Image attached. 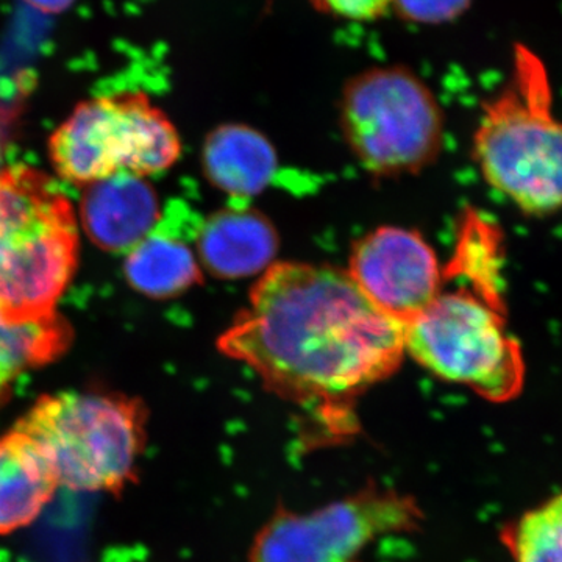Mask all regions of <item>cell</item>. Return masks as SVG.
<instances>
[{
	"instance_id": "1",
	"label": "cell",
	"mask_w": 562,
	"mask_h": 562,
	"mask_svg": "<svg viewBox=\"0 0 562 562\" xmlns=\"http://www.w3.org/2000/svg\"><path fill=\"white\" fill-rule=\"evenodd\" d=\"M217 347L281 397L330 408L401 368L405 325L376 308L342 269L273 262Z\"/></svg>"
},
{
	"instance_id": "2",
	"label": "cell",
	"mask_w": 562,
	"mask_h": 562,
	"mask_svg": "<svg viewBox=\"0 0 562 562\" xmlns=\"http://www.w3.org/2000/svg\"><path fill=\"white\" fill-rule=\"evenodd\" d=\"M542 58L527 44L513 50L512 77L484 103L473 155L484 180L522 213L562 210V121Z\"/></svg>"
},
{
	"instance_id": "3",
	"label": "cell",
	"mask_w": 562,
	"mask_h": 562,
	"mask_svg": "<svg viewBox=\"0 0 562 562\" xmlns=\"http://www.w3.org/2000/svg\"><path fill=\"white\" fill-rule=\"evenodd\" d=\"M79 232L68 199L29 166L0 171V322L55 314L77 268Z\"/></svg>"
},
{
	"instance_id": "4",
	"label": "cell",
	"mask_w": 562,
	"mask_h": 562,
	"mask_svg": "<svg viewBox=\"0 0 562 562\" xmlns=\"http://www.w3.org/2000/svg\"><path fill=\"white\" fill-rule=\"evenodd\" d=\"M147 416L120 392L68 391L40 397L14 428L38 442L60 487L120 494L138 480Z\"/></svg>"
},
{
	"instance_id": "5",
	"label": "cell",
	"mask_w": 562,
	"mask_h": 562,
	"mask_svg": "<svg viewBox=\"0 0 562 562\" xmlns=\"http://www.w3.org/2000/svg\"><path fill=\"white\" fill-rule=\"evenodd\" d=\"M405 353L487 402H512L525 386L522 346L506 328L503 308L472 290H442L405 324Z\"/></svg>"
},
{
	"instance_id": "6",
	"label": "cell",
	"mask_w": 562,
	"mask_h": 562,
	"mask_svg": "<svg viewBox=\"0 0 562 562\" xmlns=\"http://www.w3.org/2000/svg\"><path fill=\"white\" fill-rule=\"evenodd\" d=\"M339 124L355 157L376 176L420 171L443 139V114L431 88L405 65L372 66L342 87Z\"/></svg>"
},
{
	"instance_id": "7",
	"label": "cell",
	"mask_w": 562,
	"mask_h": 562,
	"mask_svg": "<svg viewBox=\"0 0 562 562\" xmlns=\"http://www.w3.org/2000/svg\"><path fill=\"white\" fill-rule=\"evenodd\" d=\"M180 154L176 125L143 91L80 102L49 139L55 171L77 184L117 172L151 176L171 168Z\"/></svg>"
},
{
	"instance_id": "8",
	"label": "cell",
	"mask_w": 562,
	"mask_h": 562,
	"mask_svg": "<svg viewBox=\"0 0 562 562\" xmlns=\"http://www.w3.org/2000/svg\"><path fill=\"white\" fill-rule=\"evenodd\" d=\"M422 512L401 492L368 487L312 513L279 512L250 547V562H351L373 539L413 530Z\"/></svg>"
},
{
	"instance_id": "9",
	"label": "cell",
	"mask_w": 562,
	"mask_h": 562,
	"mask_svg": "<svg viewBox=\"0 0 562 562\" xmlns=\"http://www.w3.org/2000/svg\"><path fill=\"white\" fill-rule=\"evenodd\" d=\"M347 273L376 308L403 325L442 291L435 250L419 233L401 227L376 228L355 244Z\"/></svg>"
},
{
	"instance_id": "10",
	"label": "cell",
	"mask_w": 562,
	"mask_h": 562,
	"mask_svg": "<svg viewBox=\"0 0 562 562\" xmlns=\"http://www.w3.org/2000/svg\"><path fill=\"white\" fill-rule=\"evenodd\" d=\"M157 192L144 177L117 172L87 184L81 224L92 244L111 254H128L160 221Z\"/></svg>"
},
{
	"instance_id": "11",
	"label": "cell",
	"mask_w": 562,
	"mask_h": 562,
	"mask_svg": "<svg viewBox=\"0 0 562 562\" xmlns=\"http://www.w3.org/2000/svg\"><path fill=\"white\" fill-rule=\"evenodd\" d=\"M279 238L268 217L250 209L213 214L199 233L203 268L221 279L265 273L273 265Z\"/></svg>"
},
{
	"instance_id": "12",
	"label": "cell",
	"mask_w": 562,
	"mask_h": 562,
	"mask_svg": "<svg viewBox=\"0 0 562 562\" xmlns=\"http://www.w3.org/2000/svg\"><path fill=\"white\" fill-rule=\"evenodd\" d=\"M60 483L38 442L18 428L0 436V536L29 527Z\"/></svg>"
},
{
	"instance_id": "13",
	"label": "cell",
	"mask_w": 562,
	"mask_h": 562,
	"mask_svg": "<svg viewBox=\"0 0 562 562\" xmlns=\"http://www.w3.org/2000/svg\"><path fill=\"white\" fill-rule=\"evenodd\" d=\"M202 165L214 187L235 198H250L271 183L277 154L260 132L249 125L227 124L206 136Z\"/></svg>"
},
{
	"instance_id": "14",
	"label": "cell",
	"mask_w": 562,
	"mask_h": 562,
	"mask_svg": "<svg viewBox=\"0 0 562 562\" xmlns=\"http://www.w3.org/2000/svg\"><path fill=\"white\" fill-rule=\"evenodd\" d=\"M124 271L133 290L155 301L177 297L202 280L190 246L158 225L128 251Z\"/></svg>"
},
{
	"instance_id": "15",
	"label": "cell",
	"mask_w": 562,
	"mask_h": 562,
	"mask_svg": "<svg viewBox=\"0 0 562 562\" xmlns=\"http://www.w3.org/2000/svg\"><path fill=\"white\" fill-rule=\"evenodd\" d=\"M70 338L69 325L57 313L20 324L0 322V362L20 375L57 360L68 349Z\"/></svg>"
},
{
	"instance_id": "16",
	"label": "cell",
	"mask_w": 562,
	"mask_h": 562,
	"mask_svg": "<svg viewBox=\"0 0 562 562\" xmlns=\"http://www.w3.org/2000/svg\"><path fill=\"white\" fill-rule=\"evenodd\" d=\"M514 562H562V492L502 530Z\"/></svg>"
},
{
	"instance_id": "17",
	"label": "cell",
	"mask_w": 562,
	"mask_h": 562,
	"mask_svg": "<svg viewBox=\"0 0 562 562\" xmlns=\"http://www.w3.org/2000/svg\"><path fill=\"white\" fill-rule=\"evenodd\" d=\"M464 225L457 260L462 276L472 281L473 292L503 308L498 232L479 216H473Z\"/></svg>"
},
{
	"instance_id": "18",
	"label": "cell",
	"mask_w": 562,
	"mask_h": 562,
	"mask_svg": "<svg viewBox=\"0 0 562 562\" xmlns=\"http://www.w3.org/2000/svg\"><path fill=\"white\" fill-rule=\"evenodd\" d=\"M472 0H392V9L403 21L438 25L454 21L471 9Z\"/></svg>"
},
{
	"instance_id": "19",
	"label": "cell",
	"mask_w": 562,
	"mask_h": 562,
	"mask_svg": "<svg viewBox=\"0 0 562 562\" xmlns=\"http://www.w3.org/2000/svg\"><path fill=\"white\" fill-rule=\"evenodd\" d=\"M310 2L321 13L355 22L380 20L392 9V0H310Z\"/></svg>"
},
{
	"instance_id": "20",
	"label": "cell",
	"mask_w": 562,
	"mask_h": 562,
	"mask_svg": "<svg viewBox=\"0 0 562 562\" xmlns=\"http://www.w3.org/2000/svg\"><path fill=\"white\" fill-rule=\"evenodd\" d=\"M25 5L38 11V13L47 14V16H57V14L66 13L77 0H22Z\"/></svg>"
},
{
	"instance_id": "21",
	"label": "cell",
	"mask_w": 562,
	"mask_h": 562,
	"mask_svg": "<svg viewBox=\"0 0 562 562\" xmlns=\"http://www.w3.org/2000/svg\"><path fill=\"white\" fill-rule=\"evenodd\" d=\"M16 373L0 362V406L9 401L11 394V383L16 379Z\"/></svg>"
},
{
	"instance_id": "22",
	"label": "cell",
	"mask_w": 562,
	"mask_h": 562,
	"mask_svg": "<svg viewBox=\"0 0 562 562\" xmlns=\"http://www.w3.org/2000/svg\"><path fill=\"white\" fill-rule=\"evenodd\" d=\"M0 161H2V136H0Z\"/></svg>"
}]
</instances>
